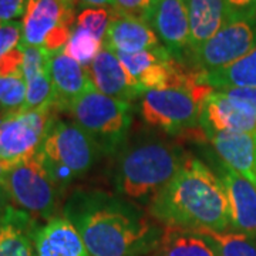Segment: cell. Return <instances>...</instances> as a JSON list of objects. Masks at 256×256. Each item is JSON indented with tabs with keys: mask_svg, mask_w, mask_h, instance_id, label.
Masks as SVG:
<instances>
[{
	"mask_svg": "<svg viewBox=\"0 0 256 256\" xmlns=\"http://www.w3.org/2000/svg\"><path fill=\"white\" fill-rule=\"evenodd\" d=\"M63 214L90 256H146L164 232L134 201L97 190L73 192Z\"/></svg>",
	"mask_w": 256,
	"mask_h": 256,
	"instance_id": "obj_1",
	"label": "cell"
},
{
	"mask_svg": "<svg viewBox=\"0 0 256 256\" xmlns=\"http://www.w3.org/2000/svg\"><path fill=\"white\" fill-rule=\"evenodd\" d=\"M150 214L170 228L226 230L230 226L228 194L220 176L190 156L150 204Z\"/></svg>",
	"mask_w": 256,
	"mask_h": 256,
	"instance_id": "obj_2",
	"label": "cell"
},
{
	"mask_svg": "<svg viewBox=\"0 0 256 256\" xmlns=\"http://www.w3.org/2000/svg\"><path fill=\"white\" fill-rule=\"evenodd\" d=\"M178 146L156 138L136 141L120 156L116 182L120 194L134 202L154 201L186 160Z\"/></svg>",
	"mask_w": 256,
	"mask_h": 256,
	"instance_id": "obj_3",
	"label": "cell"
},
{
	"mask_svg": "<svg viewBox=\"0 0 256 256\" xmlns=\"http://www.w3.org/2000/svg\"><path fill=\"white\" fill-rule=\"evenodd\" d=\"M37 154L56 182L64 186L88 172L102 150L78 124L54 120Z\"/></svg>",
	"mask_w": 256,
	"mask_h": 256,
	"instance_id": "obj_4",
	"label": "cell"
},
{
	"mask_svg": "<svg viewBox=\"0 0 256 256\" xmlns=\"http://www.w3.org/2000/svg\"><path fill=\"white\" fill-rule=\"evenodd\" d=\"M67 112L104 154H111L124 144L132 124V104L106 96L94 86L76 98Z\"/></svg>",
	"mask_w": 256,
	"mask_h": 256,
	"instance_id": "obj_5",
	"label": "cell"
},
{
	"mask_svg": "<svg viewBox=\"0 0 256 256\" xmlns=\"http://www.w3.org/2000/svg\"><path fill=\"white\" fill-rule=\"evenodd\" d=\"M212 88L148 90L141 97V117L168 134H181L200 126L204 98Z\"/></svg>",
	"mask_w": 256,
	"mask_h": 256,
	"instance_id": "obj_6",
	"label": "cell"
},
{
	"mask_svg": "<svg viewBox=\"0 0 256 256\" xmlns=\"http://www.w3.org/2000/svg\"><path fill=\"white\" fill-rule=\"evenodd\" d=\"M12 202L34 218H54L60 185L46 170L38 154L12 166L4 181Z\"/></svg>",
	"mask_w": 256,
	"mask_h": 256,
	"instance_id": "obj_7",
	"label": "cell"
},
{
	"mask_svg": "<svg viewBox=\"0 0 256 256\" xmlns=\"http://www.w3.org/2000/svg\"><path fill=\"white\" fill-rule=\"evenodd\" d=\"M77 0H28L22 20V44L54 54L63 50L76 24Z\"/></svg>",
	"mask_w": 256,
	"mask_h": 256,
	"instance_id": "obj_8",
	"label": "cell"
},
{
	"mask_svg": "<svg viewBox=\"0 0 256 256\" xmlns=\"http://www.w3.org/2000/svg\"><path fill=\"white\" fill-rule=\"evenodd\" d=\"M53 110L46 106L0 112V158L6 164L14 166L36 156L54 121Z\"/></svg>",
	"mask_w": 256,
	"mask_h": 256,
	"instance_id": "obj_9",
	"label": "cell"
},
{
	"mask_svg": "<svg viewBox=\"0 0 256 256\" xmlns=\"http://www.w3.org/2000/svg\"><path fill=\"white\" fill-rule=\"evenodd\" d=\"M256 47V18L226 20L220 30L188 60L196 74L220 72Z\"/></svg>",
	"mask_w": 256,
	"mask_h": 256,
	"instance_id": "obj_10",
	"label": "cell"
},
{
	"mask_svg": "<svg viewBox=\"0 0 256 256\" xmlns=\"http://www.w3.org/2000/svg\"><path fill=\"white\" fill-rule=\"evenodd\" d=\"M146 23L170 54L184 63L190 46L188 0H152Z\"/></svg>",
	"mask_w": 256,
	"mask_h": 256,
	"instance_id": "obj_11",
	"label": "cell"
},
{
	"mask_svg": "<svg viewBox=\"0 0 256 256\" xmlns=\"http://www.w3.org/2000/svg\"><path fill=\"white\" fill-rule=\"evenodd\" d=\"M200 127L205 137L215 132L256 134V116L239 108L220 90H210L204 98Z\"/></svg>",
	"mask_w": 256,
	"mask_h": 256,
	"instance_id": "obj_12",
	"label": "cell"
},
{
	"mask_svg": "<svg viewBox=\"0 0 256 256\" xmlns=\"http://www.w3.org/2000/svg\"><path fill=\"white\" fill-rule=\"evenodd\" d=\"M87 70L94 87L106 96L131 102L144 94L131 80L117 54L104 44Z\"/></svg>",
	"mask_w": 256,
	"mask_h": 256,
	"instance_id": "obj_13",
	"label": "cell"
},
{
	"mask_svg": "<svg viewBox=\"0 0 256 256\" xmlns=\"http://www.w3.org/2000/svg\"><path fill=\"white\" fill-rule=\"evenodd\" d=\"M102 44L112 52L127 54L162 47V43L148 23L140 18L121 14L116 10L111 13L110 24Z\"/></svg>",
	"mask_w": 256,
	"mask_h": 256,
	"instance_id": "obj_14",
	"label": "cell"
},
{
	"mask_svg": "<svg viewBox=\"0 0 256 256\" xmlns=\"http://www.w3.org/2000/svg\"><path fill=\"white\" fill-rule=\"evenodd\" d=\"M220 180L228 194L230 226L256 238V186L224 162Z\"/></svg>",
	"mask_w": 256,
	"mask_h": 256,
	"instance_id": "obj_15",
	"label": "cell"
},
{
	"mask_svg": "<svg viewBox=\"0 0 256 256\" xmlns=\"http://www.w3.org/2000/svg\"><path fill=\"white\" fill-rule=\"evenodd\" d=\"M36 256H90L80 232L66 216H54L33 232Z\"/></svg>",
	"mask_w": 256,
	"mask_h": 256,
	"instance_id": "obj_16",
	"label": "cell"
},
{
	"mask_svg": "<svg viewBox=\"0 0 256 256\" xmlns=\"http://www.w3.org/2000/svg\"><path fill=\"white\" fill-rule=\"evenodd\" d=\"M50 76L54 90V108L67 111L76 98L94 86L87 67L68 57L63 50L52 54Z\"/></svg>",
	"mask_w": 256,
	"mask_h": 256,
	"instance_id": "obj_17",
	"label": "cell"
},
{
	"mask_svg": "<svg viewBox=\"0 0 256 256\" xmlns=\"http://www.w3.org/2000/svg\"><path fill=\"white\" fill-rule=\"evenodd\" d=\"M206 138L224 164L256 186V134L215 132Z\"/></svg>",
	"mask_w": 256,
	"mask_h": 256,
	"instance_id": "obj_18",
	"label": "cell"
},
{
	"mask_svg": "<svg viewBox=\"0 0 256 256\" xmlns=\"http://www.w3.org/2000/svg\"><path fill=\"white\" fill-rule=\"evenodd\" d=\"M190 46L188 57L215 36L226 22L224 0H188Z\"/></svg>",
	"mask_w": 256,
	"mask_h": 256,
	"instance_id": "obj_19",
	"label": "cell"
},
{
	"mask_svg": "<svg viewBox=\"0 0 256 256\" xmlns=\"http://www.w3.org/2000/svg\"><path fill=\"white\" fill-rule=\"evenodd\" d=\"M33 232V220L13 208L0 225V256H36Z\"/></svg>",
	"mask_w": 256,
	"mask_h": 256,
	"instance_id": "obj_20",
	"label": "cell"
},
{
	"mask_svg": "<svg viewBox=\"0 0 256 256\" xmlns=\"http://www.w3.org/2000/svg\"><path fill=\"white\" fill-rule=\"evenodd\" d=\"M151 256H218L206 239L188 229L165 226Z\"/></svg>",
	"mask_w": 256,
	"mask_h": 256,
	"instance_id": "obj_21",
	"label": "cell"
},
{
	"mask_svg": "<svg viewBox=\"0 0 256 256\" xmlns=\"http://www.w3.org/2000/svg\"><path fill=\"white\" fill-rule=\"evenodd\" d=\"M200 82L214 90L232 87H255L256 88V47L238 62L220 72L198 74Z\"/></svg>",
	"mask_w": 256,
	"mask_h": 256,
	"instance_id": "obj_22",
	"label": "cell"
},
{
	"mask_svg": "<svg viewBox=\"0 0 256 256\" xmlns=\"http://www.w3.org/2000/svg\"><path fill=\"white\" fill-rule=\"evenodd\" d=\"M210 242L218 256H256V238L234 230H192Z\"/></svg>",
	"mask_w": 256,
	"mask_h": 256,
	"instance_id": "obj_23",
	"label": "cell"
},
{
	"mask_svg": "<svg viewBox=\"0 0 256 256\" xmlns=\"http://www.w3.org/2000/svg\"><path fill=\"white\" fill-rule=\"evenodd\" d=\"M102 48V42L92 36L87 30L74 26L72 36L68 38L63 52L68 57L74 58L77 63L88 67L92 60L98 56Z\"/></svg>",
	"mask_w": 256,
	"mask_h": 256,
	"instance_id": "obj_24",
	"label": "cell"
},
{
	"mask_svg": "<svg viewBox=\"0 0 256 256\" xmlns=\"http://www.w3.org/2000/svg\"><path fill=\"white\" fill-rule=\"evenodd\" d=\"M28 84L22 72L0 76V112L20 110L24 107Z\"/></svg>",
	"mask_w": 256,
	"mask_h": 256,
	"instance_id": "obj_25",
	"label": "cell"
},
{
	"mask_svg": "<svg viewBox=\"0 0 256 256\" xmlns=\"http://www.w3.org/2000/svg\"><path fill=\"white\" fill-rule=\"evenodd\" d=\"M24 80L28 84V94L23 108L34 110L46 106L54 107V90H53L50 70L37 73Z\"/></svg>",
	"mask_w": 256,
	"mask_h": 256,
	"instance_id": "obj_26",
	"label": "cell"
},
{
	"mask_svg": "<svg viewBox=\"0 0 256 256\" xmlns=\"http://www.w3.org/2000/svg\"><path fill=\"white\" fill-rule=\"evenodd\" d=\"M110 10L106 8H87L77 14L74 26L87 30L96 38H98L104 43V37L110 24Z\"/></svg>",
	"mask_w": 256,
	"mask_h": 256,
	"instance_id": "obj_27",
	"label": "cell"
},
{
	"mask_svg": "<svg viewBox=\"0 0 256 256\" xmlns=\"http://www.w3.org/2000/svg\"><path fill=\"white\" fill-rule=\"evenodd\" d=\"M22 43V22L0 23V60Z\"/></svg>",
	"mask_w": 256,
	"mask_h": 256,
	"instance_id": "obj_28",
	"label": "cell"
},
{
	"mask_svg": "<svg viewBox=\"0 0 256 256\" xmlns=\"http://www.w3.org/2000/svg\"><path fill=\"white\" fill-rule=\"evenodd\" d=\"M225 97H228L239 108L256 116V88L255 87H232L220 88Z\"/></svg>",
	"mask_w": 256,
	"mask_h": 256,
	"instance_id": "obj_29",
	"label": "cell"
},
{
	"mask_svg": "<svg viewBox=\"0 0 256 256\" xmlns=\"http://www.w3.org/2000/svg\"><path fill=\"white\" fill-rule=\"evenodd\" d=\"M152 6V0H114V10L121 14L140 18L142 22L148 20V14Z\"/></svg>",
	"mask_w": 256,
	"mask_h": 256,
	"instance_id": "obj_30",
	"label": "cell"
},
{
	"mask_svg": "<svg viewBox=\"0 0 256 256\" xmlns=\"http://www.w3.org/2000/svg\"><path fill=\"white\" fill-rule=\"evenodd\" d=\"M226 20L256 18V0H224Z\"/></svg>",
	"mask_w": 256,
	"mask_h": 256,
	"instance_id": "obj_31",
	"label": "cell"
},
{
	"mask_svg": "<svg viewBox=\"0 0 256 256\" xmlns=\"http://www.w3.org/2000/svg\"><path fill=\"white\" fill-rule=\"evenodd\" d=\"M28 0H0V23L23 18Z\"/></svg>",
	"mask_w": 256,
	"mask_h": 256,
	"instance_id": "obj_32",
	"label": "cell"
},
{
	"mask_svg": "<svg viewBox=\"0 0 256 256\" xmlns=\"http://www.w3.org/2000/svg\"><path fill=\"white\" fill-rule=\"evenodd\" d=\"M12 210H13V206H12V200H10L9 192L6 191L4 185L0 184V225L8 220Z\"/></svg>",
	"mask_w": 256,
	"mask_h": 256,
	"instance_id": "obj_33",
	"label": "cell"
},
{
	"mask_svg": "<svg viewBox=\"0 0 256 256\" xmlns=\"http://www.w3.org/2000/svg\"><path fill=\"white\" fill-rule=\"evenodd\" d=\"M77 2H82V4H87L90 8H106V6L114 8V0H77Z\"/></svg>",
	"mask_w": 256,
	"mask_h": 256,
	"instance_id": "obj_34",
	"label": "cell"
},
{
	"mask_svg": "<svg viewBox=\"0 0 256 256\" xmlns=\"http://www.w3.org/2000/svg\"><path fill=\"white\" fill-rule=\"evenodd\" d=\"M10 170H12V166L6 164V162L0 158V184H2V185L6 181V176L9 174Z\"/></svg>",
	"mask_w": 256,
	"mask_h": 256,
	"instance_id": "obj_35",
	"label": "cell"
}]
</instances>
